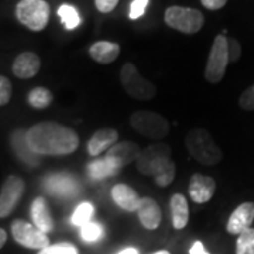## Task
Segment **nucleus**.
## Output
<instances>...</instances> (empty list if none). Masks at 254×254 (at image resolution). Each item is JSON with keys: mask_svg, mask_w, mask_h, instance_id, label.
Wrapping results in <instances>:
<instances>
[{"mask_svg": "<svg viewBox=\"0 0 254 254\" xmlns=\"http://www.w3.org/2000/svg\"><path fill=\"white\" fill-rule=\"evenodd\" d=\"M28 147L37 155L72 154L79 147L78 133L55 122H41L26 131Z\"/></svg>", "mask_w": 254, "mask_h": 254, "instance_id": "obj_1", "label": "nucleus"}, {"mask_svg": "<svg viewBox=\"0 0 254 254\" xmlns=\"http://www.w3.org/2000/svg\"><path fill=\"white\" fill-rule=\"evenodd\" d=\"M136 167L143 175L153 177L155 184L161 188L174 181L177 171L175 163L171 160V148L165 143H155L141 150Z\"/></svg>", "mask_w": 254, "mask_h": 254, "instance_id": "obj_2", "label": "nucleus"}, {"mask_svg": "<svg viewBox=\"0 0 254 254\" xmlns=\"http://www.w3.org/2000/svg\"><path fill=\"white\" fill-rule=\"evenodd\" d=\"M185 145L188 153L203 165H216L223 158L222 150L205 128H192L185 137Z\"/></svg>", "mask_w": 254, "mask_h": 254, "instance_id": "obj_3", "label": "nucleus"}, {"mask_svg": "<svg viewBox=\"0 0 254 254\" xmlns=\"http://www.w3.org/2000/svg\"><path fill=\"white\" fill-rule=\"evenodd\" d=\"M130 125L138 134L151 140H161L170 133L168 120L163 115L150 110H137L131 113Z\"/></svg>", "mask_w": 254, "mask_h": 254, "instance_id": "obj_4", "label": "nucleus"}, {"mask_svg": "<svg viewBox=\"0 0 254 254\" xmlns=\"http://www.w3.org/2000/svg\"><path fill=\"white\" fill-rule=\"evenodd\" d=\"M120 83L128 96L137 100L153 99L157 88L151 81L143 78L134 64L127 63L120 69Z\"/></svg>", "mask_w": 254, "mask_h": 254, "instance_id": "obj_5", "label": "nucleus"}, {"mask_svg": "<svg viewBox=\"0 0 254 254\" xmlns=\"http://www.w3.org/2000/svg\"><path fill=\"white\" fill-rule=\"evenodd\" d=\"M50 4L46 0H20L16 6V17L31 31H43L50 20Z\"/></svg>", "mask_w": 254, "mask_h": 254, "instance_id": "obj_6", "label": "nucleus"}, {"mask_svg": "<svg viewBox=\"0 0 254 254\" xmlns=\"http://www.w3.org/2000/svg\"><path fill=\"white\" fill-rule=\"evenodd\" d=\"M164 21L168 27L184 34H196L203 27V14L198 9L171 6L165 10Z\"/></svg>", "mask_w": 254, "mask_h": 254, "instance_id": "obj_7", "label": "nucleus"}, {"mask_svg": "<svg viewBox=\"0 0 254 254\" xmlns=\"http://www.w3.org/2000/svg\"><path fill=\"white\" fill-rule=\"evenodd\" d=\"M229 61V51H227V37L219 34L210 48L208 57V63L205 68V78L210 83H219L223 79L226 72Z\"/></svg>", "mask_w": 254, "mask_h": 254, "instance_id": "obj_8", "label": "nucleus"}, {"mask_svg": "<svg viewBox=\"0 0 254 254\" xmlns=\"http://www.w3.org/2000/svg\"><path fill=\"white\" fill-rule=\"evenodd\" d=\"M11 235L18 245L27 247V249L43 250L50 246V239L46 233H43L34 225L28 223L26 220H20V219L13 220Z\"/></svg>", "mask_w": 254, "mask_h": 254, "instance_id": "obj_9", "label": "nucleus"}, {"mask_svg": "<svg viewBox=\"0 0 254 254\" xmlns=\"http://www.w3.org/2000/svg\"><path fill=\"white\" fill-rule=\"evenodd\" d=\"M26 184L17 175H10L0 190V219L9 216L16 209L18 200L24 193Z\"/></svg>", "mask_w": 254, "mask_h": 254, "instance_id": "obj_10", "label": "nucleus"}, {"mask_svg": "<svg viewBox=\"0 0 254 254\" xmlns=\"http://www.w3.org/2000/svg\"><path fill=\"white\" fill-rule=\"evenodd\" d=\"M215 190H216V181L212 177L202 174H193L190 177L188 192L190 199L195 203H206L213 198Z\"/></svg>", "mask_w": 254, "mask_h": 254, "instance_id": "obj_11", "label": "nucleus"}, {"mask_svg": "<svg viewBox=\"0 0 254 254\" xmlns=\"http://www.w3.org/2000/svg\"><path fill=\"white\" fill-rule=\"evenodd\" d=\"M254 222V202H245L239 205L227 220L226 230L230 235H240L252 227Z\"/></svg>", "mask_w": 254, "mask_h": 254, "instance_id": "obj_12", "label": "nucleus"}, {"mask_svg": "<svg viewBox=\"0 0 254 254\" xmlns=\"http://www.w3.org/2000/svg\"><path fill=\"white\" fill-rule=\"evenodd\" d=\"M141 154V147L134 141H120L113 147H110L106 151V155L110 160H113L119 167H125L128 164L137 161V158Z\"/></svg>", "mask_w": 254, "mask_h": 254, "instance_id": "obj_13", "label": "nucleus"}, {"mask_svg": "<svg viewBox=\"0 0 254 254\" xmlns=\"http://www.w3.org/2000/svg\"><path fill=\"white\" fill-rule=\"evenodd\" d=\"M112 199L115 200V203L119 208L126 210V212H134L138 209L140 205V195L137 193L136 190H133L130 185L127 184H116L112 188Z\"/></svg>", "mask_w": 254, "mask_h": 254, "instance_id": "obj_14", "label": "nucleus"}, {"mask_svg": "<svg viewBox=\"0 0 254 254\" xmlns=\"http://www.w3.org/2000/svg\"><path fill=\"white\" fill-rule=\"evenodd\" d=\"M137 213L141 225L148 230H155L161 223V208L153 198H141Z\"/></svg>", "mask_w": 254, "mask_h": 254, "instance_id": "obj_15", "label": "nucleus"}, {"mask_svg": "<svg viewBox=\"0 0 254 254\" xmlns=\"http://www.w3.org/2000/svg\"><path fill=\"white\" fill-rule=\"evenodd\" d=\"M40 66H41L40 57L34 53L27 51L16 57L11 69H13V73L20 79H30L38 73Z\"/></svg>", "mask_w": 254, "mask_h": 254, "instance_id": "obj_16", "label": "nucleus"}, {"mask_svg": "<svg viewBox=\"0 0 254 254\" xmlns=\"http://www.w3.org/2000/svg\"><path fill=\"white\" fill-rule=\"evenodd\" d=\"M119 134L115 128H100L93 133L88 143V153L92 157H98L103 151H108L110 147L118 143Z\"/></svg>", "mask_w": 254, "mask_h": 254, "instance_id": "obj_17", "label": "nucleus"}, {"mask_svg": "<svg viewBox=\"0 0 254 254\" xmlns=\"http://www.w3.org/2000/svg\"><path fill=\"white\" fill-rule=\"evenodd\" d=\"M31 219H33V225L46 235L54 229V220H53L46 198L38 196L33 200V203H31Z\"/></svg>", "mask_w": 254, "mask_h": 254, "instance_id": "obj_18", "label": "nucleus"}, {"mask_svg": "<svg viewBox=\"0 0 254 254\" xmlns=\"http://www.w3.org/2000/svg\"><path fill=\"white\" fill-rule=\"evenodd\" d=\"M46 190L51 195H60V196H68V195H75L78 190V184L68 174H55L50 175L44 181Z\"/></svg>", "mask_w": 254, "mask_h": 254, "instance_id": "obj_19", "label": "nucleus"}, {"mask_svg": "<svg viewBox=\"0 0 254 254\" xmlns=\"http://www.w3.org/2000/svg\"><path fill=\"white\" fill-rule=\"evenodd\" d=\"M171 216H173V226L177 230H181L188 225L190 220V209L187 198L182 193H174L170 199Z\"/></svg>", "mask_w": 254, "mask_h": 254, "instance_id": "obj_20", "label": "nucleus"}, {"mask_svg": "<svg viewBox=\"0 0 254 254\" xmlns=\"http://www.w3.org/2000/svg\"><path fill=\"white\" fill-rule=\"evenodd\" d=\"M120 54V46L110 41H98L89 48V55L99 64H112Z\"/></svg>", "mask_w": 254, "mask_h": 254, "instance_id": "obj_21", "label": "nucleus"}, {"mask_svg": "<svg viewBox=\"0 0 254 254\" xmlns=\"http://www.w3.org/2000/svg\"><path fill=\"white\" fill-rule=\"evenodd\" d=\"M120 170L118 164L108 157H103L99 160H95L88 165V173L92 180H102L110 175H116Z\"/></svg>", "mask_w": 254, "mask_h": 254, "instance_id": "obj_22", "label": "nucleus"}, {"mask_svg": "<svg viewBox=\"0 0 254 254\" xmlns=\"http://www.w3.org/2000/svg\"><path fill=\"white\" fill-rule=\"evenodd\" d=\"M27 100L30 106L34 108V109H46L53 102V93H51V91H48L47 88L38 86V88H34V89L30 91Z\"/></svg>", "mask_w": 254, "mask_h": 254, "instance_id": "obj_23", "label": "nucleus"}, {"mask_svg": "<svg viewBox=\"0 0 254 254\" xmlns=\"http://www.w3.org/2000/svg\"><path fill=\"white\" fill-rule=\"evenodd\" d=\"M57 13H58V16L61 18L64 26L68 28V30L76 28L79 26V23H81V17H79L78 10L75 9L73 6H71V4H63V6H60Z\"/></svg>", "mask_w": 254, "mask_h": 254, "instance_id": "obj_24", "label": "nucleus"}, {"mask_svg": "<svg viewBox=\"0 0 254 254\" xmlns=\"http://www.w3.org/2000/svg\"><path fill=\"white\" fill-rule=\"evenodd\" d=\"M95 213V208L91 202H83L78 208L75 209L72 215V223L75 226H85L92 222V216Z\"/></svg>", "mask_w": 254, "mask_h": 254, "instance_id": "obj_25", "label": "nucleus"}, {"mask_svg": "<svg viewBox=\"0 0 254 254\" xmlns=\"http://www.w3.org/2000/svg\"><path fill=\"white\" fill-rule=\"evenodd\" d=\"M236 254H254V229L250 227L237 236Z\"/></svg>", "mask_w": 254, "mask_h": 254, "instance_id": "obj_26", "label": "nucleus"}, {"mask_svg": "<svg viewBox=\"0 0 254 254\" xmlns=\"http://www.w3.org/2000/svg\"><path fill=\"white\" fill-rule=\"evenodd\" d=\"M103 235V227L100 226L99 223H95V222H89L88 225L81 227V237L83 242L86 243H92V242H96L99 240L100 237Z\"/></svg>", "mask_w": 254, "mask_h": 254, "instance_id": "obj_27", "label": "nucleus"}, {"mask_svg": "<svg viewBox=\"0 0 254 254\" xmlns=\"http://www.w3.org/2000/svg\"><path fill=\"white\" fill-rule=\"evenodd\" d=\"M37 254H79L78 249L72 245V243H55V245H50L46 249L40 250Z\"/></svg>", "mask_w": 254, "mask_h": 254, "instance_id": "obj_28", "label": "nucleus"}, {"mask_svg": "<svg viewBox=\"0 0 254 254\" xmlns=\"http://www.w3.org/2000/svg\"><path fill=\"white\" fill-rule=\"evenodd\" d=\"M11 82L9 78L0 75V106L7 105L11 99Z\"/></svg>", "mask_w": 254, "mask_h": 254, "instance_id": "obj_29", "label": "nucleus"}, {"mask_svg": "<svg viewBox=\"0 0 254 254\" xmlns=\"http://www.w3.org/2000/svg\"><path fill=\"white\" fill-rule=\"evenodd\" d=\"M239 106L243 110H254V85L247 88L239 98Z\"/></svg>", "mask_w": 254, "mask_h": 254, "instance_id": "obj_30", "label": "nucleus"}, {"mask_svg": "<svg viewBox=\"0 0 254 254\" xmlns=\"http://www.w3.org/2000/svg\"><path fill=\"white\" fill-rule=\"evenodd\" d=\"M227 51H229V61L236 63L242 55V47L235 38H227Z\"/></svg>", "mask_w": 254, "mask_h": 254, "instance_id": "obj_31", "label": "nucleus"}, {"mask_svg": "<svg viewBox=\"0 0 254 254\" xmlns=\"http://www.w3.org/2000/svg\"><path fill=\"white\" fill-rule=\"evenodd\" d=\"M147 4H148V0H134L130 7V18L136 20L141 17L147 9Z\"/></svg>", "mask_w": 254, "mask_h": 254, "instance_id": "obj_32", "label": "nucleus"}, {"mask_svg": "<svg viewBox=\"0 0 254 254\" xmlns=\"http://www.w3.org/2000/svg\"><path fill=\"white\" fill-rule=\"evenodd\" d=\"M119 0H95L96 9L99 10L100 13H110L112 10L118 6Z\"/></svg>", "mask_w": 254, "mask_h": 254, "instance_id": "obj_33", "label": "nucleus"}, {"mask_svg": "<svg viewBox=\"0 0 254 254\" xmlns=\"http://www.w3.org/2000/svg\"><path fill=\"white\" fill-rule=\"evenodd\" d=\"M200 3L208 10H220L226 6L227 0H200Z\"/></svg>", "mask_w": 254, "mask_h": 254, "instance_id": "obj_34", "label": "nucleus"}, {"mask_svg": "<svg viewBox=\"0 0 254 254\" xmlns=\"http://www.w3.org/2000/svg\"><path fill=\"white\" fill-rule=\"evenodd\" d=\"M190 254H209L208 250L205 249V246H203V243L202 242H195L193 245H192V247L190 249Z\"/></svg>", "mask_w": 254, "mask_h": 254, "instance_id": "obj_35", "label": "nucleus"}, {"mask_svg": "<svg viewBox=\"0 0 254 254\" xmlns=\"http://www.w3.org/2000/svg\"><path fill=\"white\" fill-rule=\"evenodd\" d=\"M6 242H7V233H6V230H4V229H1V227H0V249L6 245Z\"/></svg>", "mask_w": 254, "mask_h": 254, "instance_id": "obj_36", "label": "nucleus"}, {"mask_svg": "<svg viewBox=\"0 0 254 254\" xmlns=\"http://www.w3.org/2000/svg\"><path fill=\"white\" fill-rule=\"evenodd\" d=\"M118 254H138V250H137V249H134V247H127V249L122 250V252Z\"/></svg>", "mask_w": 254, "mask_h": 254, "instance_id": "obj_37", "label": "nucleus"}, {"mask_svg": "<svg viewBox=\"0 0 254 254\" xmlns=\"http://www.w3.org/2000/svg\"><path fill=\"white\" fill-rule=\"evenodd\" d=\"M153 254H170V252H167V250H160V252H157V253Z\"/></svg>", "mask_w": 254, "mask_h": 254, "instance_id": "obj_38", "label": "nucleus"}]
</instances>
